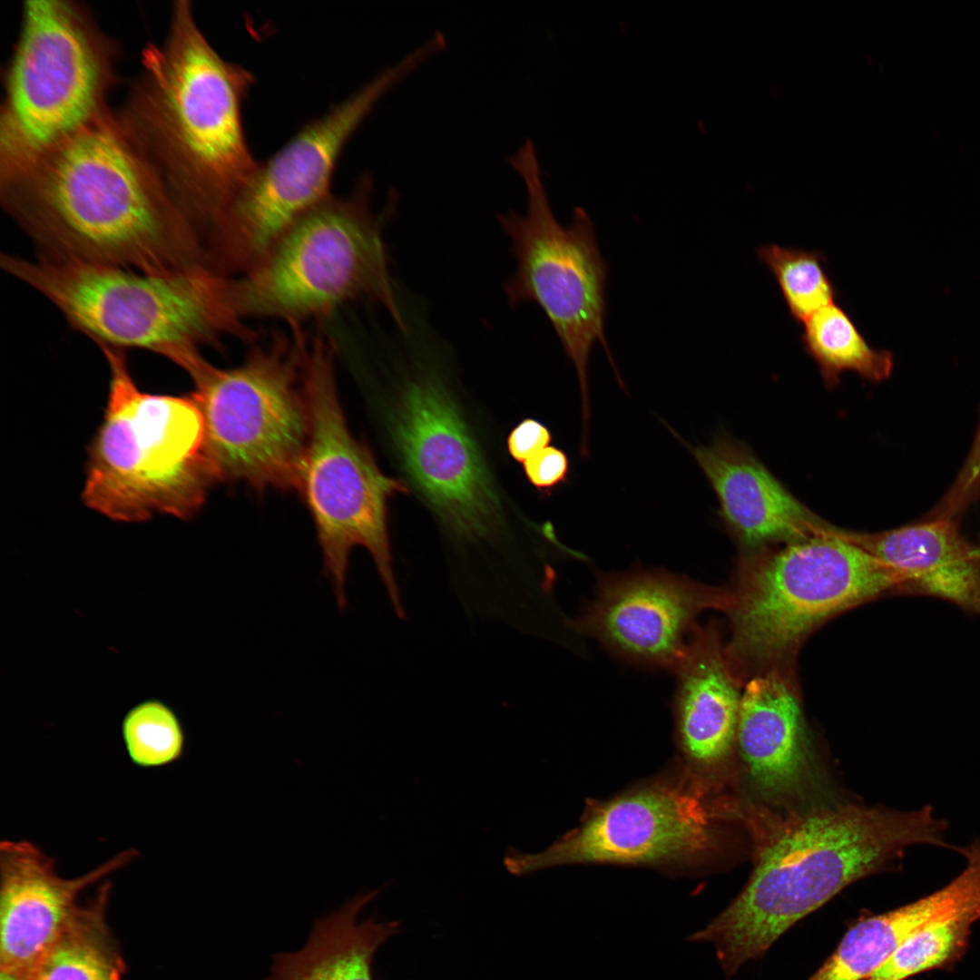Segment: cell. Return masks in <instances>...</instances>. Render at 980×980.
<instances>
[{
    "label": "cell",
    "instance_id": "8",
    "mask_svg": "<svg viewBox=\"0 0 980 980\" xmlns=\"http://www.w3.org/2000/svg\"><path fill=\"white\" fill-rule=\"evenodd\" d=\"M890 592H905L902 576L839 529L785 544L746 564L728 592V662L775 664L823 621Z\"/></svg>",
    "mask_w": 980,
    "mask_h": 980
},
{
    "label": "cell",
    "instance_id": "25",
    "mask_svg": "<svg viewBox=\"0 0 980 980\" xmlns=\"http://www.w3.org/2000/svg\"><path fill=\"white\" fill-rule=\"evenodd\" d=\"M756 252L771 271L795 321L804 323L822 308L836 302L838 290L826 270L827 258L819 250L769 243L757 248Z\"/></svg>",
    "mask_w": 980,
    "mask_h": 980
},
{
    "label": "cell",
    "instance_id": "20",
    "mask_svg": "<svg viewBox=\"0 0 980 980\" xmlns=\"http://www.w3.org/2000/svg\"><path fill=\"white\" fill-rule=\"evenodd\" d=\"M737 737L755 784L769 795L797 789L809 765L801 711L777 671L756 676L740 695Z\"/></svg>",
    "mask_w": 980,
    "mask_h": 980
},
{
    "label": "cell",
    "instance_id": "21",
    "mask_svg": "<svg viewBox=\"0 0 980 980\" xmlns=\"http://www.w3.org/2000/svg\"><path fill=\"white\" fill-rule=\"evenodd\" d=\"M383 887L359 894L314 921L305 945L272 956L268 980H375L373 957L398 932L397 921L359 920Z\"/></svg>",
    "mask_w": 980,
    "mask_h": 980
},
{
    "label": "cell",
    "instance_id": "14",
    "mask_svg": "<svg viewBox=\"0 0 980 980\" xmlns=\"http://www.w3.org/2000/svg\"><path fill=\"white\" fill-rule=\"evenodd\" d=\"M395 439L415 485L453 532L469 539L495 532L500 504L489 473L456 407L435 381L407 386Z\"/></svg>",
    "mask_w": 980,
    "mask_h": 980
},
{
    "label": "cell",
    "instance_id": "3",
    "mask_svg": "<svg viewBox=\"0 0 980 980\" xmlns=\"http://www.w3.org/2000/svg\"><path fill=\"white\" fill-rule=\"evenodd\" d=\"M142 63L119 118L205 242L260 162L242 114L255 76L217 53L187 1Z\"/></svg>",
    "mask_w": 980,
    "mask_h": 980
},
{
    "label": "cell",
    "instance_id": "24",
    "mask_svg": "<svg viewBox=\"0 0 980 980\" xmlns=\"http://www.w3.org/2000/svg\"><path fill=\"white\" fill-rule=\"evenodd\" d=\"M913 930L900 907L867 917L850 927L835 952L808 980H867Z\"/></svg>",
    "mask_w": 980,
    "mask_h": 980
},
{
    "label": "cell",
    "instance_id": "19",
    "mask_svg": "<svg viewBox=\"0 0 980 980\" xmlns=\"http://www.w3.org/2000/svg\"><path fill=\"white\" fill-rule=\"evenodd\" d=\"M672 670L682 749L697 764L719 762L737 736L740 695L716 629L697 626Z\"/></svg>",
    "mask_w": 980,
    "mask_h": 980
},
{
    "label": "cell",
    "instance_id": "31",
    "mask_svg": "<svg viewBox=\"0 0 980 980\" xmlns=\"http://www.w3.org/2000/svg\"><path fill=\"white\" fill-rule=\"evenodd\" d=\"M0 973V980H29L27 975L17 972L1 970Z\"/></svg>",
    "mask_w": 980,
    "mask_h": 980
},
{
    "label": "cell",
    "instance_id": "7",
    "mask_svg": "<svg viewBox=\"0 0 980 980\" xmlns=\"http://www.w3.org/2000/svg\"><path fill=\"white\" fill-rule=\"evenodd\" d=\"M335 349L326 335L308 343L302 380L309 431L299 490L312 515L323 557V573L336 602L348 604L346 581L352 550L370 554L393 607L403 615L387 527V501L406 493L385 475L368 449L351 434L338 398Z\"/></svg>",
    "mask_w": 980,
    "mask_h": 980
},
{
    "label": "cell",
    "instance_id": "1",
    "mask_svg": "<svg viewBox=\"0 0 980 980\" xmlns=\"http://www.w3.org/2000/svg\"><path fill=\"white\" fill-rule=\"evenodd\" d=\"M0 181L7 212L41 260L151 273L204 262L200 235L121 120L105 111Z\"/></svg>",
    "mask_w": 980,
    "mask_h": 980
},
{
    "label": "cell",
    "instance_id": "27",
    "mask_svg": "<svg viewBox=\"0 0 980 980\" xmlns=\"http://www.w3.org/2000/svg\"><path fill=\"white\" fill-rule=\"evenodd\" d=\"M122 736L130 760L140 768L169 765L183 754L185 735L175 712L159 700H146L127 711Z\"/></svg>",
    "mask_w": 980,
    "mask_h": 980
},
{
    "label": "cell",
    "instance_id": "23",
    "mask_svg": "<svg viewBox=\"0 0 980 980\" xmlns=\"http://www.w3.org/2000/svg\"><path fill=\"white\" fill-rule=\"evenodd\" d=\"M802 324L804 349L817 363L827 387H835L841 375L848 371L870 382L890 376L892 352L872 348L837 302L822 308Z\"/></svg>",
    "mask_w": 980,
    "mask_h": 980
},
{
    "label": "cell",
    "instance_id": "5",
    "mask_svg": "<svg viewBox=\"0 0 980 980\" xmlns=\"http://www.w3.org/2000/svg\"><path fill=\"white\" fill-rule=\"evenodd\" d=\"M110 369L104 415L89 448L82 500L116 522L189 519L219 481L204 421L191 396L142 391L122 350L101 348Z\"/></svg>",
    "mask_w": 980,
    "mask_h": 980
},
{
    "label": "cell",
    "instance_id": "4",
    "mask_svg": "<svg viewBox=\"0 0 980 980\" xmlns=\"http://www.w3.org/2000/svg\"><path fill=\"white\" fill-rule=\"evenodd\" d=\"M1 267L47 298L70 326L101 348L143 349L190 370L203 346L224 338L254 342L240 314L233 279L198 263L151 273L3 254Z\"/></svg>",
    "mask_w": 980,
    "mask_h": 980
},
{
    "label": "cell",
    "instance_id": "11",
    "mask_svg": "<svg viewBox=\"0 0 980 980\" xmlns=\"http://www.w3.org/2000/svg\"><path fill=\"white\" fill-rule=\"evenodd\" d=\"M108 50L64 1L24 4L0 131L1 173L19 168L104 112Z\"/></svg>",
    "mask_w": 980,
    "mask_h": 980
},
{
    "label": "cell",
    "instance_id": "28",
    "mask_svg": "<svg viewBox=\"0 0 980 980\" xmlns=\"http://www.w3.org/2000/svg\"><path fill=\"white\" fill-rule=\"evenodd\" d=\"M980 493V428L956 481L935 509L936 517L956 518Z\"/></svg>",
    "mask_w": 980,
    "mask_h": 980
},
{
    "label": "cell",
    "instance_id": "18",
    "mask_svg": "<svg viewBox=\"0 0 980 980\" xmlns=\"http://www.w3.org/2000/svg\"><path fill=\"white\" fill-rule=\"evenodd\" d=\"M841 535L904 579L905 593L946 600L980 615V544L955 519L934 517L878 533Z\"/></svg>",
    "mask_w": 980,
    "mask_h": 980
},
{
    "label": "cell",
    "instance_id": "6",
    "mask_svg": "<svg viewBox=\"0 0 980 980\" xmlns=\"http://www.w3.org/2000/svg\"><path fill=\"white\" fill-rule=\"evenodd\" d=\"M366 172L346 196L332 193L304 215L249 273L233 279L243 318L281 319L292 327L368 299L400 329L406 324L388 269L384 228L393 205L373 210Z\"/></svg>",
    "mask_w": 980,
    "mask_h": 980
},
{
    "label": "cell",
    "instance_id": "26",
    "mask_svg": "<svg viewBox=\"0 0 980 980\" xmlns=\"http://www.w3.org/2000/svg\"><path fill=\"white\" fill-rule=\"evenodd\" d=\"M978 918L970 914L958 915L920 927L867 980H906L951 964L965 951L971 925Z\"/></svg>",
    "mask_w": 980,
    "mask_h": 980
},
{
    "label": "cell",
    "instance_id": "9",
    "mask_svg": "<svg viewBox=\"0 0 980 980\" xmlns=\"http://www.w3.org/2000/svg\"><path fill=\"white\" fill-rule=\"evenodd\" d=\"M256 344L245 360L219 368L205 359L190 374L218 480L259 491L299 489L309 420L302 380L307 340L299 327Z\"/></svg>",
    "mask_w": 980,
    "mask_h": 980
},
{
    "label": "cell",
    "instance_id": "2",
    "mask_svg": "<svg viewBox=\"0 0 980 980\" xmlns=\"http://www.w3.org/2000/svg\"><path fill=\"white\" fill-rule=\"evenodd\" d=\"M752 873L730 904L688 940L714 946L727 977L761 957L798 921L845 887L887 868L912 845L953 849L948 823L926 805L900 811L884 806H840L751 819Z\"/></svg>",
    "mask_w": 980,
    "mask_h": 980
},
{
    "label": "cell",
    "instance_id": "10",
    "mask_svg": "<svg viewBox=\"0 0 980 980\" xmlns=\"http://www.w3.org/2000/svg\"><path fill=\"white\" fill-rule=\"evenodd\" d=\"M507 161L524 182L527 204L524 214L508 211L497 218L511 239L517 262L505 291L510 305L536 303L551 323L575 368L582 426L587 430L591 416L589 362L596 343L603 347L623 387L605 335L608 265L598 245L595 226L582 207L573 209L568 224L557 220L533 142L526 140Z\"/></svg>",
    "mask_w": 980,
    "mask_h": 980
},
{
    "label": "cell",
    "instance_id": "29",
    "mask_svg": "<svg viewBox=\"0 0 980 980\" xmlns=\"http://www.w3.org/2000/svg\"><path fill=\"white\" fill-rule=\"evenodd\" d=\"M525 475L540 492L550 493L567 481L570 461L564 450L547 446L524 462Z\"/></svg>",
    "mask_w": 980,
    "mask_h": 980
},
{
    "label": "cell",
    "instance_id": "15",
    "mask_svg": "<svg viewBox=\"0 0 980 980\" xmlns=\"http://www.w3.org/2000/svg\"><path fill=\"white\" fill-rule=\"evenodd\" d=\"M728 599L726 591L662 570L604 574L571 625L626 661L673 669L698 616L725 609Z\"/></svg>",
    "mask_w": 980,
    "mask_h": 980
},
{
    "label": "cell",
    "instance_id": "30",
    "mask_svg": "<svg viewBox=\"0 0 980 980\" xmlns=\"http://www.w3.org/2000/svg\"><path fill=\"white\" fill-rule=\"evenodd\" d=\"M552 435L546 426L538 420L526 418L509 434L507 446L510 455L518 462L526 459L548 446Z\"/></svg>",
    "mask_w": 980,
    "mask_h": 980
},
{
    "label": "cell",
    "instance_id": "13",
    "mask_svg": "<svg viewBox=\"0 0 980 980\" xmlns=\"http://www.w3.org/2000/svg\"><path fill=\"white\" fill-rule=\"evenodd\" d=\"M714 811L681 784L640 788L594 807L581 825L537 854L510 850L516 875L570 864L648 865L697 857L712 843Z\"/></svg>",
    "mask_w": 980,
    "mask_h": 980
},
{
    "label": "cell",
    "instance_id": "12",
    "mask_svg": "<svg viewBox=\"0 0 980 980\" xmlns=\"http://www.w3.org/2000/svg\"><path fill=\"white\" fill-rule=\"evenodd\" d=\"M399 82L397 68H384L260 162L207 239V264L229 278L254 270L304 215L331 194L347 144Z\"/></svg>",
    "mask_w": 980,
    "mask_h": 980
},
{
    "label": "cell",
    "instance_id": "22",
    "mask_svg": "<svg viewBox=\"0 0 980 980\" xmlns=\"http://www.w3.org/2000/svg\"><path fill=\"white\" fill-rule=\"evenodd\" d=\"M105 882L29 975V980H121L123 964L104 924Z\"/></svg>",
    "mask_w": 980,
    "mask_h": 980
},
{
    "label": "cell",
    "instance_id": "16",
    "mask_svg": "<svg viewBox=\"0 0 980 980\" xmlns=\"http://www.w3.org/2000/svg\"><path fill=\"white\" fill-rule=\"evenodd\" d=\"M126 849L88 873L59 875L55 860L28 840L0 844V968L25 975L54 945L84 905L91 886L132 863Z\"/></svg>",
    "mask_w": 980,
    "mask_h": 980
},
{
    "label": "cell",
    "instance_id": "17",
    "mask_svg": "<svg viewBox=\"0 0 980 980\" xmlns=\"http://www.w3.org/2000/svg\"><path fill=\"white\" fill-rule=\"evenodd\" d=\"M689 449L712 486L719 516L744 547L758 549L792 543L829 525L797 500L742 444L718 435L706 446Z\"/></svg>",
    "mask_w": 980,
    "mask_h": 980
}]
</instances>
